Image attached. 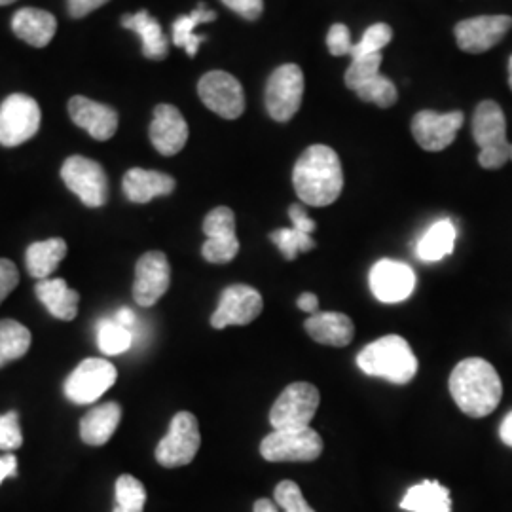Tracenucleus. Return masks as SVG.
I'll use <instances>...</instances> for the list:
<instances>
[{
  "label": "nucleus",
  "instance_id": "f257e3e1",
  "mask_svg": "<svg viewBox=\"0 0 512 512\" xmlns=\"http://www.w3.org/2000/svg\"><path fill=\"white\" fill-rule=\"evenodd\" d=\"M296 196L311 207L336 202L344 188V171L338 154L325 145H313L302 152L294 165Z\"/></svg>",
  "mask_w": 512,
  "mask_h": 512
},
{
  "label": "nucleus",
  "instance_id": "f03ea898",
  "mask_svg": "<svg viewBox=\"0 0 512 512\" xmlns=\"http://www.w3.org/2000/svg\"><path fill=\"white\" fill-rule=\"evenodd\" d=\"M450 393L459 410L471 418L492 414L503 397V384L494 366L471 357L461 361L450 374Z\"/></svg>",
  "mask_w": 512,
  "mask_h": 512
},
{
  "label": "nucleus",
  "instance_id": "7ed1b4c3",
  "mask_svg": "<svg viewBox=\"0 0 512 512\" xmlns=\"http://www.w3.org/2000/svg\"><path fill=\"white\" fill-rule=\"evenodd\" d=\"M357 365L372 378L408 384L418 372V359L403 336L389 334L359 351Z\"/></svg>",
  "mask_w": 512,
  "mask_h": 512
},
{
  "label": "nucleus",
  "instance_id": "20e7f679",
  "mask_svg": "<svg viewBox=\"0 0 512 512\" xmlns=\"http://www.w3.org/2000/svg\"><path fill=\"white\" fill-rule=\"evenodd\" d=\"M473 137L480 148L478 164L484 169H499L511 162V143L507 141V120L495 101H482L473 118Z\"/></svg>",
  "mask_w": 512,
  "mask_h": 512
},
{
  "label": "nucleus",
  "instance_id": "39448f33",
  "mask_svg": "<svg viewBox=\"0 0 512 512\" xmlns=\"http://www.w3.org/2000/svg\"><path fill=\"white\" fill-rule=\"evenodd\" d=\"M260 454L270 463H306L323 454V439L311 427L274 429L260 442Z\"/></svg>",
  "mask_w": 512,
  "mask_h": 512
},
{
  "label": "nucleus",
  "instance_id": "423d86ee",
  "mask_svg": "<svg viewBox=\"0 0 512 512\" xmlns=\"http://www.w3.org/2000/svg\"><path fill=\"white\" fill-rule=\"evenodd\" d=\"M200 446L202 435L196 416L190 412H179L171 420L167 435L156 448V461L167 469L184 467L194 461Z\"/></svg>",
  "mask_w": 512,
  "mask_h": 512
},
{
  "label": "nucleus",
  "instance_id": "0eeeda50",
  "mask_svg": "<svg viewBox=\"0 0 512 512\" xmlns=\"http://www.w3.org/2000/svg\"><path fill=\"white\" fill-rule=\"evenodd\" d=\"M40 107L25 93H14L0 105V145L19 147L33 139L40 128Z\"/></svg>",
  "mask_w": 512,
  "mask_h": 512
},
{
  "label": "nucleus",
  "instance_id": "6e6552de",
  "mask_svg": "<svg viewBox=\"0 0 512 512\" xmlns=\"http://www.w3.org/2000/svg\"><path fill=\"white\" fill-rule=\"evenodd\" d=\"M321 395L315 385L308 382L291 384L275 401L270 412V423L274 429H304L319 408Z\"/></svg>",
  "mask_w": 512,
  "mask_h": 512
},
{
  "label": "nucleus",
  "instance_id": "1a4fd4ad",
  "mask_svg": "<svg viewBox=\"0 0 512 512\" xmlns=\"http://www.w3.org/2000/svg\"><path fill=\"white\" fill-rule=\"evenodd\" d=\"M61 179L86 207H103L109 200V181L101 165L84 156H71L61 167Z\"/></svg>",
  "mask_w": 512,
  "mask_h": 512
},
{
  "label": "nucleus",
  "instance_id": "9d476101",
  "mask_svg": "<svg viewBox=\"0 0 512 512\" xmlns=\"http://www.w3.org/2000/svg\"><path fill=\"white\" fill-rule=\"evenodd\" d=\"M304 74L298 65L287 63L275 69L266 84V109L275 122H287L302 105Z\"/></svg>",
  "mask_w": 512,
  "mask_h": 512
},
{
  "label": "nucleus",
  "instance_id": "9b49d317",
  "mask_svg": "<svg viewBox=\"0 0 512 512\" xmlns=\"http://www.w3.org/2000/svg\"><path fill=\"white\" fill-rule=\"evenodd\" d=\"M118 378L116 366L105 359H86L65 380V395L74 404H92L109 391Z\"/></svg>",
  "mask_w": 512,
  "mask_h": 512
},
{
  "label": "nucleus",
  "instance_id": "f8f14e48",
  "mask_svg": "<svg viewBox=\"0 0 512 512\" xmlns=\"http://www.w3.org/2000/svg\"><path fill=\"white\" fill-rule=\"evenodd\" d=\"M202 255L211 264H228L239 253V239L236 236V215L230 207H217L203 220Z\"/></svg>",
  "mask_w": 512,
  "mask_h": 512
},
{
  "label": "nucleus",
  "instance_id": "ddd939ff",
  "mask_svg": "<svg viewBox=\"0 0 512 512\" xmlns=\"http://www.w3.org/2000/svg\"><path fill=\"white\" fill-rule=\"evenodd\" d=\"M198 93L203 105L220 118L236 120L245 110V93L238 78L224 71H211L203 74Z\"/></svg>",
  "mask_w": 512,
  "mask_h": 512
},
{
  "label": "nucleus",
  "instance_id": "4468645a",
  "mask_svg": "<svg viewBox=\"0 0 512 512\" xmlns=\"http://www.w3.org/2000/svg\"><path fill=\"white\" fill-rule=\"evenodd\" d=\"M264 310L260 293L249 285H232L220 296L219 308L211 317L213 329L245 327L253 323Z\"/></svg>",
  "mask_w": 512,
  "mask_h": 512
},
{
  "label": "nucleus",
  "instance_id": "2eb2a0df",
  "mask_svg": "<svg viewBox=\"0 0 512 512\" xmlns=\"http://www.w3.org/2000/svg\"><path fill=\"white\" fill-rule=\"evenodd\" d=\"M368 283L370 291L380 302L399 304L414 293L416 274L408 264L385 258L372 266Z\"/></svg>",
  "mask_w": 512,
  "mask_h": 512
},
{
  "label": "nucleus",
  "instance_id": "dca6fc26",
  "mask_svg": "<svg viewBox=\"0 0 512 512\" xmlns=\"http://www.w3.org/2000/svg\"><path fill=\"white\" fill-rule=\"evenodd\" d=\"M463 126V112H435L421 110L412 120V135L427 152H440L450 147Z\"/></svg>",
  "mask_w": 512,
  "mask_h": 512
},
{
  "label": "nucleus",
  "instance_id": "f3484780",
  "mask_svg": "<svg viewBox=\"0 0 512 512\" xmlns=\"http://www.w3.org/2000/svg\"><path fill=\"white\" fill-rule=\"evenodd\" d=\"M169 283H171V268L164 253L150 251L139 258L135 266V283H133V298L139 306L143 308L154 306L167 293Z\"/></svg>",
  "mask_w": 512,
  "mask_h": 512
},
{
  "label": "nucleus",
  "instance_id": "a211bd4d",
  "mask_svg": "<svg viewBox=\"0 0 512 512\" xmlns=\"http://www.w3.org/2000/svg\"><path fill=\"white\" fill-rule=\"evenodd\" d=\"M511 27L512 18L509 16H480L459 21L454 33L463 52L482 54L492 50Z\"/></svg>",
  "mask_w": 512,
  "mask_h": 512
},
{
  "label": "nucleus",
  "instance_id": "6ab92c4d",
  "mask_svg": "<svg viewBox=\"0 0 512 512\" xmlns=\"http://www.w3.org/2000/svg\"><path fill=\"white\" fill-rule=\"evenodd\" d=\"M188 141V124L181 110L173 105H158L150 124V143L162 156H175Z\"/></svg>",
  "mask_w": 512,
  "mask_h": 512
},
{
  "label": "nucleus",
  "instance_id": "aec40b11",
  "mask_svg": "<svg viewBox=\"0 0 512 512\" xmlns=\"http://www.w3.org/2000/svg\"><path fill=\"white\" fill-rule=\"evenodd\" d=\"M69 114L78 128L86 129L97 141H109L118 129L116 110L82 95L69 101Z\"/></svg>",
  "mask_w": 512,
  "mask_h": 512
},
{
  "label": "nucleus",
  "instance_id": "412c9836",
  "mask_svg": "<svg viewBox=\"0 0 512 512\" xmlns=\"http://www.w3.org/2000/svg\"><path fill=\"white\" fill-rule=\"evenodd\" d=\"M304 327L317 344L330 348H346L355 336L353 321L338 311H317L308 317Z\"/></svg>",
  "mask_w": 512,
  "mask_h": 512
},
{
  "label": "nucleus",
  "instance_id": "4be33fe9",
  "mask_svg": "<svg viewBox=\"0 0 512 512\" xmlns=\"http://www.w3.org/2000/svg\"><path fill=\"white\" fill-rule=\"evenodd\" d=\"M175 179L167 173L133 167L124 175V194L131 203H148L175 190Z\"/></svg>",
  "mask_w": 512,
  "mask_h": 512
},
{
  "label": "nucleus",
  "instance_id": "5701e85b",
  "mask_svg": "<svg viewBox=\"0 0 512 512\" xmlns=\"http://www.w3.org/2000/svg\"><path fill=\"white\" fill-rule=\"evenodd\" d=\"M55 29H57V21L46 10L21 8L12 18L14 35L35 48L48 46L55 37Z\"/></svg>",
  "mask_w": 512,
  "mask_h": 512
},
{
  "label": "nucleus",
  "instance_id": "b1692460",
  "mask_svg": "<svg viewBox=\"0 0 512 512\" xmlns=\"http://www.w3.org/2000/svg\"><path fill=\"white\" fill-rule=\"evenodd\" d=\"M38 300L46 306V310L54 315L59 321H73L78 315V302L80 294L71 289L65 279L59 277H48L40 279L35 287Z\"/></svg>",
  "mask_w": 512,
  "mask_h": 512
},
{
  "label": "nucleus",
  "instance_id": "393cba45",
  "mask_svg": "<svg viewBox=\"0 0 512 512\" xmlns=\"http://www.w3.org/2000/svg\"><path fill=\"white\" fill-rule=\"evenodd\" d=\"M122 420L118 403H105L92 408L80 421V439L90 446L107 444Z\"/></svg>",
  "mask_w": 512,
  "mask_h": 512
},
{
  "label": "nucleus",
  "instance_id": "a878e982",
  "mask_svg": "<svg viewBox=\"0 0 512 512\" xmlns=\"http://www.w3.org/2000/svg\"><path fill=\"white\" fill-rule=\"evenodd\" d=\"M122 25H124V29H129L141 37L143 55L147 59H154V61L165 59V55L169 52V42H167L160 23L152 18L147 10L124 16Z\"/></svg>",
  "mask_w": 512,
  "mask_h": 512
},
{
  "label": "nucleus",
  "instance_id": "bb28decb",
  "mask_svg": "<svg viewBox=\"0 0 512 512\" xmlns=\"http://www.w3.org/2000/svg\"><path fill=\"white\" fill-rule=\"evenodd\" d=\"M401 509L410 512H452L450 490L437 480H423L406 492Z\"/></svg>",
  "mask_w": 512,
  "mask_h": 512
},
{
  "label": "nucleus",
  "instance_id": "cd10ccee",
  "mask_svg": "<svg viewBox=\"0 0 512 512\" xmlns=\"http://www.w3.org/2000/svg\"><path fill=\"white\" fill-rule=\"evenodd\" d=\"M67 255V243L65 239L52 238L37 241L29 245L27 255H25V264L27 270L33 277L48 279L59 268L61 260Z\"/></svg>",
  "mask_w": 512,
  "mask_h": 512
},
{
  "label": "nucleus",
  "instance_id": "c85d7f7f",
  "mask_svg": "<svg viewBox=\"0 0 512 512\" xmlns=\"http://www.w3.org/2000/svg\"><path fill=\"white\" fill-rule=\"evenodd\" d=\"M458 230L450 219H442L435 222L420 239L416 247V255L423 262H439L442 258L452 255L456 247Z\"/></svg>",
  "mask_w": 512,
  "mask_h": 512
},
{
  "label": "nucleus",
  "instance_id": "c756f323",
  "mask_svg": "<svg viewBox=\"0 0 512 512\" xmlns=\"http://www.w3.org/2000/svg\"><path fill=\"white\" fill-rule=\"evenodd\" d=\"M215 19H217V14L213 10H207L205 4H200L194 12L175 19V23H173V44L179 46V48H184L186 54L194 57L198 54L203 42L207 40L205 35H196V29L202 23H209V21H215Z\"/></svg>",
  "mask_w": 512,
  "mask_h": 512
},
{
  "label": "nucleus",
  "instance_id": "7c9ffc66",
  "mask_svg": "<svg viewBox=\"0 0 512 512\" xmlns=\"http://www.w3.org/2000/svg\"><path fill=\"white\" fill-rule=\"evenodd\" d=\"M31 332L14 319L0 321V368L21 359L31 348Z\"/></svg>",
  "mask_w": 512,
  "mask_h": 512
},
{
  "label": "nucleus",
  "instance_id": "2f4dec72",
  "mask_svg": "<svg viewBox=\"0 0 512 512\" xmlns=\"http://www.w3.org/2000/svg\"><path fill=\"white\" fill-rule=\"evenodd\" d=\"M147 490L135 476L122 475L116 480V503L112 512H143Z\"/></svg>",
  "mask_w": 512,
  "mask_h": 512
},
{
  "label": "nucleus",
  "instance_id": "473e14b6",
  "mask_svg": "<svg viewBox=\"0 0 512 512\" xmlns=\"http://www.w3.org/2000/svg\"><path fill=\"white\" fill-rule=\"evenodd\" d=\"M133 344L131 330L122 327L116 319H105L97 327V346L105 355L126 353Z\"/></svg>",
  "mask_w": 512,
  "mask_h": 512
},
{
  "label": "nucleus",
  "instance_id": "72a5a7b5",
  "mask_svg": "<svg viewBox=\"0 0 512 512\" xmlns=\"http://www.w3.org/2000/svg\"><path fill=\"white\" fill-rule=\"evenodd\" d=\"M355 93L359 95L361 101L374 103V105H378V107H382V109H389V107L395 105L397 99H399L397 86H395L389 78L382 76V74L374 76L372 80H368L363 86H359V88L355 90Z\"/></svg>",
  "mask_w": 512,
  "mask_h": 512
},
{
  "label": "nucleus",
  "instance_id": "f704fd0d",
  "mask_svg": "<svg viewBox=\"0 0 512 512\" xmlns=\"http://www.w3.org/2000/svg\"><path fill=\"white\" fill-rule=\"evenodd\" d=\"M270 239L287 260H294L300 253H308L311 249H315V241L311 238V234L300 232L294 226L275 230L270 234Z\"/></svg>",
  "mask_w": 512,
  "mask_h": 512
},
{
  "label": "nucleus",
  "instance_id": "c9c22d12",
  "mask_svg": "<svg viewBox=\"0 0 512 512\" xmlns=\"http://www.w3.org/2000/svg\"><path fill=\"white\" fill-rule=\"evenodd\" d=\"M391 38H393V31H391L389 25H385V23L370 25L366 29L363 38L357 44H353L351 59L365 57V55L382 54V50L391 42Z\"/></svg>",
  "mask_w": 512,
  "mask_h": 512
},
{
  "label": "nucleus",
  "instance_id": "e433bc0d",
  "mask_svg": "<svg viewBox=\"0 0 512 512\" xmlns=\"http://www.w3.org/2000/svg\"><path fill=\"white\" fill-rule=\"evenodd\" d=\"M382 54L365 55V57H357L351 61L348 73H346V86L349 90H357L359 86H363L368 80H372L374 76L380 74L382 67Z\"/></svg>",
  "mask_w": 512,
  "mask_h": 512
},
{
  "label": "nucleus",
  "instance_id": "4c0bfd02",
  "mask_svg": "<svg viewBox=\"0 0 512 512\" xmlns=\"http://www.w3.org/2000/svg\"><path fill=\"white\" fill-rule=\"evenodd\" d=\"M275 505H279L285 512H315L304 499L298 484L293 480H283L275 486Z\"/></svg>",
  "mask_w": 512,
  "mask_h": 512
},
{
  "label": "nucleus",
  "instance_id": "58836bf2",
  "mask_svg": "<svg viewBox=\"0 0 512 512\" xmlns=\"http://www.w3.org/2000/svg\"><path fill=\"white\" fill-rule=\"evenodd\" d=\"M21 444H23V435L19 427L18 412L12 410L0 416V450L12 452V450H18Z\"/></svg>",
  "mask_w": 512,
  "mask_h": 512
},
{
  "label": "nucleus",
  "instance_id": "ea45409f",
  "mask_svg": "<svg viewBox=\"0 0 512 512\" xmlns=\"http://www.w3.org/2000/svg\"><path fill=\"white\" fill-rule=\"evenodd\" d=\"M327 46H329L330 54L336 55V57L351 55L353 42H351L349 29L344 23H336V25L330 27L329 35H327Z\"/></svg>",
  "mask_w": 512,
  "mask_h": 512
},
{
  "label": "nucleus",
  "instance_id": "a19ab883",
  "mask_svg": "<svg viewBox=\"0 0 512 512\" xmlns=\"http://www.w3.org/2000/svg\"><path fill=\"white\" fill-rule=\"evenodd\" d=\"M19 272L8 258H0V304L18 287Z\"/></svg>",
  "mask_w": 512,
  "mask_h": 512
},
{
  "label": "nucleus",
  "instance_id": "79ce46f5",
  "mask_svg": "<svg viewBox=\"0 0 512 512\" xmlns=\"http://www.w3.org/2000/svg\"><path fill=\"white\" fill-rule=\"evenodd\" d=\"M222 4L226 8H230L232 12H236L238 16L245 19H258L262 10H264V2L262 0H222Z\"/></svg>",
  "mask_w": 512,
  "mask_h": 512
},
{
  "label": "nucleus",
  "instance_id": "37998d69",
  "mask_svg": "<svg viewBox=\"0 0 512 512\" xmlns=\"http://www.w3.org/2000/svg\"><path fill=\"white\" fill-rule=\"evenodd\" d=\"M289 217H291V222H293V226L296 230L306 232V234H313V232H315V226H317V224H315V220L310 219V215L306 213V209H304L302 205H298V203L291 205Z\"/></svg>",
  "mask_w": 512,
  "mask_h": 512
},
{
  "label": "nucleus",
  "instance_id": "c03bdc74",
  "mask_svg": "<svg viewBox=\"0 0 512 512\" xmlns=\"http://www.w3.org/2000/svg\"><path fill=\"white\" fill-rule=\"evenodd\" d=\"M107 2L109 0H67V8L73 18H84Z\"/></svg>",
  "mask_w": 512,
  "mask_h": 512
},
{
  "label": "nucleus",
  "instance_id": "a18cd8bd",
  "mask_svg": "<svg viewBox=\"0 0 512 512\" xmlns=\"http://www.w3.org/2000/svg\"><path fill=\"white\" fill-rule=\"evenodd\" d=\"M18 471V459L12 454L8 456H0V484L8 478V476H16Z\"/></svg>",
  "mask_w": 512,
  "mask_h": 512
},
{
  "label": "nucleus",
  "instance_id": "49530a36",
  "mask_svg": "<svg viewBox=\"0 0 512 512\" xmlns=\"http://www.w3.org/2000/svg\"><path fill=\"white\" fill-rule=\"evenodd\" d=\"M296 306H298L300 310L313 315V313H317V311H319V298H317V294L313 293L300 294V298H298Z\"/></svg>",
  "mask_w": 512,
  "mask_h": 512
},
{
  "label": "nucleus",
  "instance_id": "de8ad7c7",
  "mask_svg": "<svg viewBox=\"0 0 512 512\" xmlns=\"http://www.w3.org/2000/svg\"><path fill=\"white\" fill-rule=\"evenodd\" d=\"M116 321H118L122 327L131 330V327H133L135 321H137V317H135L133 311L128 310V308H122V310L116 311Z\"/></svg>",
  "mask_w": 512,
  "mask_h": 512
},
{
  "label": "nucleus",
  "instance_id": "09e8293b",
  "mask_svg": "<svg viewBox=\"0 0 512 512\" xmlns=\"http://www.w3.org/2000/svg\"><path fill=\"white\" fill-rule=\"evenodd\" d=\"M499 437H501V440H503L507 446H511L512 448V412H509L507 418L501 423Z\"/></svg>",
  "mask_w": 512,
  "mask_h": 512
},
{
  "label": "nucleus",
  "instance_id": "8fccbe9b",
  "mask_svg": "<svg viewBox=\"0 0 512 512\" xmlns=\"http://www.w3.org/2000/svg\"><path fill=\"white\" fill-rule=\"evenodd\" d=\"M253 512H277V509H275L274 501H270V499H258Z\"/></svg>",
  "mask_w": 512,
  "mask_h": 512
},
{
  "label": "nucleus",
  "instance_id": "3c124183",
  "mask_svg": "<svg viewBox=\"0 0 512 512\" xmlns=\"http://www.w3.org/2000/svg\"><path fill=\"white\" fill-rule=\"evenodd\" d=\"M509 84H511V90H512V55H511V59H509Z\"/></svg>",
  "mask_w": 512,
  "mask_h": 512
},
{
  "label": "nucleus",
  "instance_id": "603ef678",
  "mask_svg": "<svg viewBox=\"0 0 512 512\" xmlns=\"http://www.w3.org/2000/svg\"><path fill=\"white\" fill-rule=\"evenodd\" d=\"M12 2H16V0H0V6H8V4H12Z\"/></svg>",
  "mask_w": 512,
  "mask_h": 512
},
{
  "label": "nucleus",
  "instance_id": "864d4df0",
  "mask_svg": "<svg viewBox=\"0 0 512 512\" xmlns=\"http://www.w3.org/2000/svg\"><path fill=\"white\" fill-rule=\"evenodd\" d=\"M509 156H511V162H512V145H511V152H509Z\"/></svg>",
  "mask_w": 512,
  "mask_h": 512
}]
</instances>
